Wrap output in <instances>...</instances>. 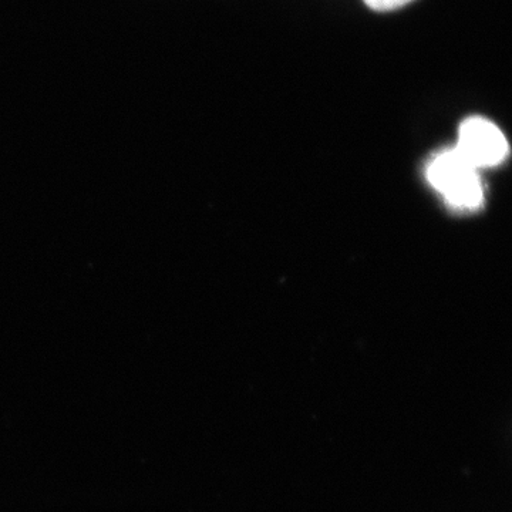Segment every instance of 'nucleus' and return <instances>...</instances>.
I'll return each mask as SVG.
<instances>
[{
  "instance_id": "obj_1",
  "label": "nucleus",
  "mask_w": 512,
  "mask_h": 512,
  "mask_svg": "<svg viewBox=\"0 0 512 512\" xmlns=\"http://www.w3.org/2000/svg\"><path fill=\"white\" fill-rule=\"evenodd\" d=\"M429 177L431 184L456 207H477L483 200V188L476 167L457 150L437 157L430 165Z\"/></svg>"
},
{
  "instance_id": "obj_2",
  "label": "nucleus",
  "mask_w": 512,
  "mask_h": 512,
  "mask_svg": "<svg viewBox=\"0 0 512 512\" xmlns=\"http://www.w3.org/2000/svg\"><path fill=\"white\" fill-rule=\"evenodd\" d=\"M458 153L473 167H490L503 160L507 141L500 128L481 117H471L460 128Z\"/></svg>"
},
{
  "instance_id": "obj_3",
  "label": "nucleus",
  "mask_w": 512,
  "mask_h": 512,
  "mask_svg": "<svg viewBox=\"0 0 512 512\" xmlns=\"http://www.w3.org/2000/svg\"><path fill=\"white\" fill-rule=\"evenodd\" d=\"M410 2L413 0H365L366 5L376 12H390V10L403 8Z\"/></svg>"
}]
</instances>
